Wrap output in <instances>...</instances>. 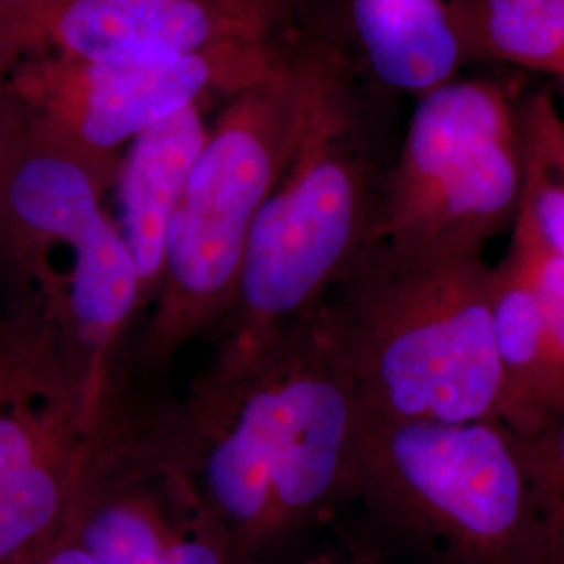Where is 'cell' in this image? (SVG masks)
Listing matches in <instances>:
<instances>
[{"label":"cell","instance_id":"cell-1","mask_svg":"<svg viewBox=\"0 0 564 564\" xmlns=\"http://www.w3.org/2000/svg\"><path fill=\"white\" fill-rule=\"evenodd\" d=\"M141 431L232 563L265 564L351 500L362 408L316 310L263 347L220 349Z\"/></svg>","mask_w":564,"mask_h":564},{"label":"cell","instance_id":"cell-2","mask_svg":"<svg viewBox=\"0 0 564 564\" xmlns=\"http://www.w3.org/2000/svg\"><path fill=\"white\" fill-rule=\"evenodd\" d=\"M485 253L375 242L318 307L364 416L508 424Z\"/></svg>","mask_w":564,"mask_h":564},{"label":"cell","instance_id":"cell-3","mask_svg":"<svg viewBox=\"0 0 564 564\" xmlns=\"http://www.w3.org/2000/svg\"><path fill=\"white\" fill-rule=\"evenodd\" d=\"M351 498L435 564H554L527 444L508 424L362 414Z\"/></svg>","mask_w":564,"mask_h":564},{"label":"cell","instance_id":"cell-4","mask_svg":"<svg viewBox=\"0 0 564 564\" xmlns=\"http://www.w3.org/2000/svg\"><path fill=\"white\" fill-rule=\"evenodd\" d=\"M59 253L42 323L53 326L93 370L116 372L128 326L142 312V284L120 228L101 205L93 163L42 126L0 111V260L13 300L28 295ZM34 316V314H32Z\"/></svg>","mask_w":564,"mask_h":564},{"label":"cell","instance_id":"cell-5","mask_svg":"<svg viewBox=\"0 0 564 564\" xmlns=\"http://www.w3.org/2000/svg\"><path fill=\"white\" fill-rule=\"evenodd\" d=\"M321 116L253 220L220 349H258L312 316L377 242L384 181L347 139V126L330 111Z\"/></svg>","mask_w":564,"mask_h":564},{"label":"cell","instance_id":"cell-6","mask_svg":"<svg viewBox=\"0 0 564 564\" xmlns=\"http://www.w3.org/2000/svg\"><path fill=\"white\" fill-rule=\"evenodd\" d=\"M118 400L46 323L0 307V564L69 533L84 468Z\"/></svg>","mask_w":564,"mask_h":564},{"label":"cell","instance_id":"cell-7","mask_svg":"<svg viewBox=\"0 0 564 564\" xmlns=\"http://www.w3.org/2000/svg\"><path fill=\"white\" fill-rule=\"evenodd\" d=\"M521 97L498 78H458L416 99L384 178L377 242L485 253L523 202Z\"/></svg>","mask_w":564,"mask_h":564},{"label":"cell","instance_id":"cell-8","mask_svg":"<svg viewBox=\"0 0 564 564\" xmlns=\"http://www.w3.org/2000/svg\"><path fill=\"white\" fill-rule=\"evenodd\" d=\"M291 147L249 123L209 137L167 228L162 279L130 358L160 372L186 343L230 314L253 220Z\"/></svg>","mask_w":564,"mask_h":564},{"label":"cell","instance_id":"cell-9","mask_svg":"<svg viewBox=\"0 0 564 564\" xmlns=\"http://www.w3.org/2000/svg\"><path fill=\"white\" fill-rule=\"evenodd\" d=\"M95 564H235L218 531L113 403L84 468L69 533Z\"/></svg>","mask_w":564,"mask_h":564},{"label":"cell","instance_id":"cell-10","mask_svg":"<svg viewBox=\"0 0 564 564\" xmlns=\"http://www.w3.org/2000/svg\"><path fill=\"white\" fill-rule=\"evenodd\" d=\"M209 74L197 53L88 65L76 132L61 142L90 162V151H111L195 107Z\"/></svg>","mask_w":564,"mask_h":564},{"label":"cell","instance_id":"cell-11","mask_svg":"<svg viewBox=\"0 0 564 564\" xmlns=\"http://www.w3.org/2000/svg\"><path fill=\"white\" fill-rule=\"evenodd\" d=\"M349 21L375 78L421 99L477 63L452 0H347Z\"/></svg>","mask_w":564,"mask_h":564},{"label":"cell","instance_id":"cell-12","mask_svg":"<svg viewBox=\"0 0 564 564\" xmlns=\"http://www.w3.org/2000/svg\"><path fill=\"white\" fill-rule=\"evenodd\" d=\"M207 141L195 107L132 141L121 172V235L142 284V310L162 279L167 228Z\"/></svg>","mask_w":564,"mask_h":564},{"label":"cell","instance_id":"cell-13","mask_svg":"<svg viewBox=\"0 0 564 564\" xmlns=\"http://www.w3.org/2000/svg\"><path fill=\"white\" fill-rule=\"evenodd\" d=\"M491 330L505 379L508 426L531 440L564 408V372L533 282L510 249L491 268Z\"/></svg>","mask_w":564,"mask_h":564},{"label":"cell","instance_id":"cell-14","mask_svg":"<svg viewBox=\"0 0 564 564\" xmlns=\"http://www.w3.org/2000/svg\"><path fill=\"white\" fill-rule=\"evenodd\" d=\"M55 34L72 55L95 65L197 53L212 36V20L193 0H72Z\"/></svg>","mask_w":564,"mask_h":564},{"label":"cell","instance_id":"cell-15","mask_svg":"<svg viewBox=\"0 0 564 564\" xmlns=\"http://www.w3.org/2000/svg\"><path fill=\"white\" fill-rule=\"evenodd\" d=\"M477 63L556 76L564 65V0H452Z\"/></svg>","mask_w":564,"mask_h":564},{"label":"cell","instance_id":"cell-16","mask_svg":"<svg viewBox=\"0 0 564 564\" xmlns=\"http://www.w3.org/2000/svg\"><path fill=\"white\" fill-rule=\"evenodd\" d=\"M508 249L521 260L533 282L564 372V258L544 245L521 209L510 230Z\"/></svg>","mask_w":564,"mask_h":564},{"label":"cell","instance_id":"cell-17","mask_svg":"<svg viewBox=\"0 0 564 564\" xmlns=\"http://www.w3.org/2000/svg\"><path fill=\"white\" fill-rule=\"evenodd\" d=\"M524 155L527 172L521 212L544 245L564 258V188L527 144Z\"/></svg>","mask_w":564,"mask_h":564},{"label":"cell","instance_id":"cell-18","mask_svg":"<svg viewBox=\"0 0 564 564\" xmlns=\"http://www.w3.org/2000/svg\"><path fill=\"white\" fill-rule=\"evenodd\" d=\"M527 149L538 155L564 188V118L547 90L521 97Z\"/></svg>","mask_w":564,"mask_h":564},{"label":"cell","instance_id":"cell-19","mask_svg":"<svg viewBox=\"0 0 564 564\" xmlns=\"http://www.w3.org/2000/svg\"><path fill=\"white\" fill-rule=\"evenodd\" d=\"M15 564H95V561L72 535H65L55 544L46 545Z\"/></svg>","mask_w":564,"mask_h":564},{"label":"cell","instance_id":"cell-20","mask_svg":"<svg viewBox=\"0 0 564 564\" xmlns=\"http://www.w3.org/2000/svg\"><path fill=\"white\" fill-rule=\"evenodd\" d=\"M303 564H377L375 561H370L368 556H349V558H318V561H310V563Z\"/></svg>","mask_w":564,"mask_h":564},{"label":"cell","instance_id":"cell-21","mask_svg":"<svg viewBox=\"0 0 564 564\" xmlns=\"http://www.w3.org/2000/svg\"><path fill=\"white\" fill-rule=\"evenodd\" d=\"M556 78H558V80H561V84H563V88H564V65H563V67H561V69H558V74H556Z\"/></svg>","mask_w":564,"mask_h":564}]
</instances>
